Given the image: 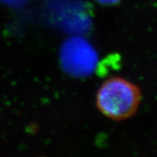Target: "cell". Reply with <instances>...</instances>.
<instances>
[{
  "mask_svg": "<svg viewBox=\"0 0 157 157\" xmlns=\"http://www.w3.org/2000/svg\"><path fill=\"white\" fill-rule=\"evenodd\" d=\"M140 102V88L121 77H112L104 81L95 98L99 112L115 121H122L134 116Z\"/></svg>",
  "mask_w": 157,
  "mask_h": 157,
  "instance_id": "cell-1",
  "label": "cell"
},
{
  "mask_svg": "<svg viewBox=\"0 0 157 157\" xmlns=\"http://www.w3.org/2000/svg\"><path fill=\"white\" fill-rule=\"evenodd\" d=\"M60 60L67 73L74 76H86L93 71L97 55L86 40L71 38L62 46Z\"/></svg>",
  "mask_w": 157,
  "mask_h": 157,
  "instance_id": "cell-2",
  "label": "cell"
},
{
  "mask_svg": "<svg viewBox=\"0 0 157 157\" xmlns=\"http://www.w3.org/2000/svg\"><path fill=\"white\" fill-rule=\"evenodd\" d=\"M95 1L103 6H114L120 2L121 0H95Z\"/></svg>",
  "mask_w": 157,
  "mask_h": 157,
  "instance_id": "cell-3",
  "label": "cell"
},
{
  "mask_svg": "<svg viewBox=\"0 0 157 157\" xmlns=\"http://www.w3.org/2000/svg\"><path fill=\"white\" fill-rule=\"evenodd\" d=\"M0 1L9 6H19L27 2V0H0Z\"/></svg>",
  "mask_w": 157,
  "mask_h": 157,
  "instance_id": "cell-4",
  "label": "cell"
}]
</instances>
